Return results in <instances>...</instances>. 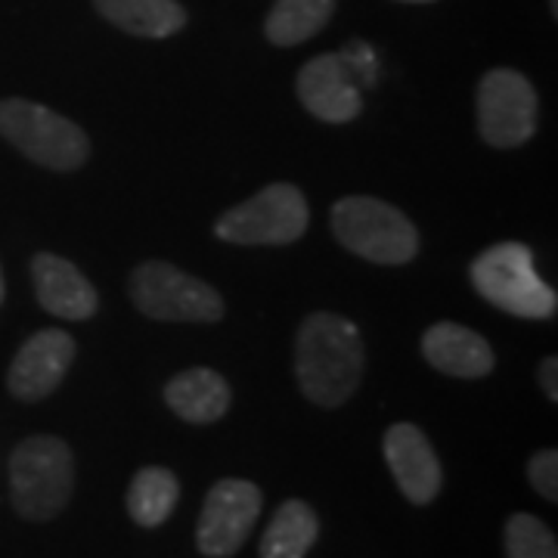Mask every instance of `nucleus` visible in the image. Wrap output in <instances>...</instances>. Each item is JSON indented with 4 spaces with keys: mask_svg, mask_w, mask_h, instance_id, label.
Here are the masks:
<instances>
[{
    "mask_svg": "<svg viewBox=\"0 0 558 558\" xmlns=\"http://www.w3.org/2000/svg\"><path fill=\"white\" fill-rule=\"evenodd\" d=\"M366 369V344L351 319L319 311L299 326L295 379L304 398L336 410L357 395Z\"/></svg>",
    "mask_w": 558,
    "mask_h": 558,
    "instance_id": "1",
    "label": "nucleus"
},
{
    "mask_svg": "<svg viewBox=\"0 0 558 558\" xmlns=\"http://www.w3.org/2000/svg\"><path fill=\"white\" fill-rule=\"evenodd\" d=\"M75 494V457L53 435H32L10 453V499L25 521H53Z\"/></svg>",
    "mask_w": 558,
    "mask_h": 558,
    "instance_id": "2",
    "label": "nucleus"
},
{
    "mask_svg": "<svg viewBox=\"0 0 558 558\" xmlns=\"http://www.w3.org/2000/svg\"><path fill=\"white\" fill-rule=\"evenodd\" d=\"M472 286L487 304L521 319H553L558 295L534 270V255L524 242H497L469 267Z\"/></svg>",
    "mask_w": 558,
    "mask_h": 558,
    "instance_id": "3",
    "label": "nucleus"
},
{
    "mask_svg": "<svg viewBox=\"0 0 558 558\" xmlns=\"http://www.w3.org/2000/svg\"><path fill=\"white\" fill-rule=\"evenodd\" d=\"M0 137L47 171H78L90 159V140L75 121L22 97L0 100Z\"/></svg>",
    "mask_w": 558,
    "mask_h": 558,
    "instance_id": "4",
    "label": "nucleus"
},
{
    "mask_svg": "<svg viewBox=\"0 0 558 558\" xmlns=\"http://www.w3.org/2000/svg\"><path fill=\"white\" fill-rule=\"evenodd\" d=\"M336 240L363 260L400 267L418 255V230L400 208L373 196H348L332 205Z\"/></svg>",
    "mask_w": 558,
    "mask_h": 558,
    "instance_id": "5",
    "label": "nucleus"
},
{
    "mask_svg": "<svg viewBox=\"0 0 558 558\" xmlns=\"http://www.w3.org/2000/svg\"><path fill=\"white\" fill-rule=\"evenodd\" d=\"M128 289L140 314L161 323H218L227 314L215 286L168 260L137 264Z\"/></svg>",
    "mask_w": 558,
    "mask_h": 558,
    "instance_id": "6",
    "label": "nucleus"
},
{
    "mask_svg": "<svg viewBox=\"0 0 558 558\" xmlns=\"http://www.w3.org/2000/svg\"><path fill=\"white\" fill-rule=\"evenodd\" d=\"M311 208L295 183H270L215 220V236L233 245H289L307 233Z\"/></svg>",
    "mask_w": 558,
    "mask_h": 558,
    "instance_id": "7",
    "label": "nucleus"
},
{
    "mask_svg": "<svg viewBox=\"0 0 558 558\" xmlns=\"http://www.w3.org/2000/svg\"><path fill=\"white\" fill-rule=\"evenodd\" d=\"M534 84L515 69H490L478 84V134L494 149H515L537 134Z\"/></svg>",
    "mask_w": 558,
    "mask_h": 558,
    "instance_id": "8",
    "label": "nucleus"
},
{
    "mask_svg": "<svg viewBox=\"0 0 558 558\" xmlns=\"http://www.w3.org/2000/svg\"><path fill=\"white\" fill-rule=\"evenodd\" d=\"M258 484L242 478L218 481L202 506L196 524V546L208 558H233L245 546L255 521L260 515Z\"/></svg>",
    "mask_w": 558,
    "mask_h": 558,
    "instance_id": "9",
    "label": "nucleus"
},
{
    "mask_svg": "<svg viewBox=\"0 0 558 558\" xmlns=\"http://www.w3.org/2000/svg\"><path fill=\"white\" fill-rule=\"evenodd\" d=\"M75 339L62 329H40L16 351L7 369V388L22 403H40L60 388L72 363H75Z\"/></svg>",
    "mask_w": 558,
    "mask_h": 558,
    "instance_id": "10",
    "label": "nucleus"
},
{
    "mask_svg": "<svg viewBox=\"0 0 558 558\" xmlns=\"http://www.w3.org/2000/svg\"><path fill=\"white\" fill-rule=\"evenodd\" d=\"M381 453L398 481L400 494L413 506H428L440 494L444 484V469L440 459L425 438V432L413 422H398L385 432L381 438Z\"/></svg>",
    "mask_w": 558,
    "mask_h": 558,
    "instance_id": "11",
    "label": "nucleus"
},
{
    "mask_svg": "<svg viewBox=\"0 0 558 558\" xmlns=\"http://www.w3.org/2000/svg\"><path fill=\"white\" fill-rule=\"evenodd\" d=\"M295 94L301 106L326 124H348L363 112V90L339 53H323L304 62L295 78Z\"/></svg>",
    "mask_w": 558,
    "mask_h": 558,
    "instance_id": "12",
    "label": "nucleus"
},
{
    "mask_svg": "<svg viewBox=\"0 0 558 558\" xmlns=\"http://www.w3.org/2000/svg\"><path fill=\"white\" fill-rule=\"evenodd\" d=\"M32 282L38 304L60 319H90L100 307V295L90 286V279L81 274L72 260L60 258L53 252H38L32 258Z\"/></svg>",
    "mask_w": 558,
    "mask_h": 558,
    "instance_id": "13",
    "label": "nucleus"
},
{
    "mask_svg": "<svg viewBox=\"0 0 558 558\" xmlns=\"http://www.w3.org/2000/svg\"><path fill=\"white\" fill-rule=\"evenodd\" d=\"M422 357L438 373L453 376V379H484L497 366L490 341L478 336L475 329L450 323V319L435 323L422 336Z\"/></svg>",
    "mask_w": 558,
    "mask_h": 558,
    "instance_id": "14",
    "label": "nucleus"
},
{
    "mask_svg": "<svg viewBox=\"0 0 558 558\" xmlns=\"http://www.w3.org/2000/svg\"><path fill=\"white\" fill-rule=\"evenodd\" d=\"M165 403L190 425H211L230 410V385L215 369L193 366L165 385Z\"/></svg>",
    "mask_w": 558,
    "mask_h": 558,
    "instance_id": "15",
    "label": "nucleus"
},
{
    "mask_svg": "<svg viewBox=\"0 0 558 558\" xmlns=\"http://www.w3.org/2000/svg\"><path fill=\"white\" fill-rule=\"evenodd\" d=\"M102 20L134 38H171L183 32L186 10L178 0H94Z\"/></svg>",
    "mask_w": 558,
    "mask_h": 558,
    "instance_id": "16",
    "label": "nucleus"
},
{
    "mask_svg": "<svg viewBox=\"0 0 558 558\" xmlns=\"http://www.w3.org/2000/svg\"><path fill=\"white\" fill-rule=\"evenodd\" d=\"M319 537V519L311 502L286 499L260 537V558H304Z\"/></svg>",
    "mask_w": 558,
    "mask_h": 558,
    "instance_id": "17",
    "label": "nucleus"
},
{
    "mask_svg": "<svg viewBox=\"0 0 558 558\" xmlns=\"http://www.w3.org/2000/svg\"><path fill=\"white\" fill-rule=\"evenodd\" d=\"M336 13V0H277L264 20V35L277 47H299L317 38Z\"/></svg>",
    "mask_w": 558,
    "mask_h": 558,
    "instance_id": "18",
    "label": "nucleus"
},
{
    "mask_svg": "<svg viewBox=\"0 0 558 558\" xmlns=\"http://www.w3.org/2000/svg\"><path fill=\"white\" fill-rule=\"evenodd\" d=\"M178 497L180 484L174 472L161 465H146L131 481L124 502H128V515L137 521L140 527H159L171 519Z\"/></svg>",
    "mask_w": 558,
    "mask_h": 558,
    "instance_id": "19",
    "label": "nucleus"
},
{
    "mask_svg": "<svg viewBox=\"0 0 558 558\" xmlns=\"http://www.w3.org/2000/svg\"><path fill=\"white\" fill-rule=\"evenodd\" d=\"M506 558H558L556 534L527 512H515L502 531Z\"/></svg>",
    "mask_w": 558,
    "mask_h": 558,
    "instance_id": "20",
    "label": "nucleus"
},
{
    "mask_svg": "<svg viewBox=\"0 0 558 558\" xmlns=\"http://www.w3.org/2000/svg\"><path fill=\"white\" fill-rule=\"evenodd\" d=\"M527 481L539 497L556 502L558 499V453L556 450H537L527 459Z\"/></svg>",
    "mask_w": 558,
    "mask_h": 558,
    "instance_id": "21",
    "label": "nucleus"
},
{
    "mask_svg": "<svg viewBox=\"0 0 558 558\" xmlns=\"http://www.w3.org/2000/svg\"><path fill=\"white\" fill-rule=\"evenodd\" d=\"M341 62L348 65V72H351V78L357 81V87H373L376 84V53H373V47L369 44H363V40H351V44H344L341 47Z\"/></svg>",
    "mask_w": 558,
    "mask_h": 558,
    "instance_id": "22",
    "label": "nucleus"
},
{
    "mask_svg": "<svg viewBox=\"0 0 558 558\" xmlns=\"http://www.w3.org/2000/svg\"><path fill=\"white\" fill-rule=\"evenodd\" d=\"M537 379H539V388H543V395L556 403L558 400V357H546L543 363H539Z\"/></svg>",
    "mask_w": 558,
    "mask_h": 558,
    "instance_id": "23",
    "label": "nucleus"
},
{
    "mask_svg": "<svg viewBox=\"0 0 558 558\" xmlns=\"http://www.w3.org/2000/svg\"><path fill=\"white\" fill-rule=\"evenodd\" d=\"M7 299V282H3V270H0V304Z\"/></svg>",
    "mask_w": 558,
    "mask_h": 558,
    "instance_id": "24",
    "label": "nucleus"
},
{
    "mask_svg": "<svg viewBox=\"0 0 558 558\" xmlns=\"http://www.w3.org/2000/svg\"><path fill=\"white\" fill-rule=\"evenodd\" d=\"M549 10H553V16H558V0H549Z\"/></svg>",
    "mask_w": 558,
    "mask_h": 558,
    "instance_id": "25",
    "label": "nucleus"
},
{
    "mask_svg": "<svg viewBox=\"0 0 558 558\" xmlns=\"http://www.w3.org/2000/svg\"><path fill=\"white\" fill-rule=\"evenodd\" d=\"M400 3H435V0H400Z\"/></svg>",
    "mask_w": 558,
    "mask_h": 558,
    "instance_id": "26",
    "label": "nucleus"
}]
</instances>
